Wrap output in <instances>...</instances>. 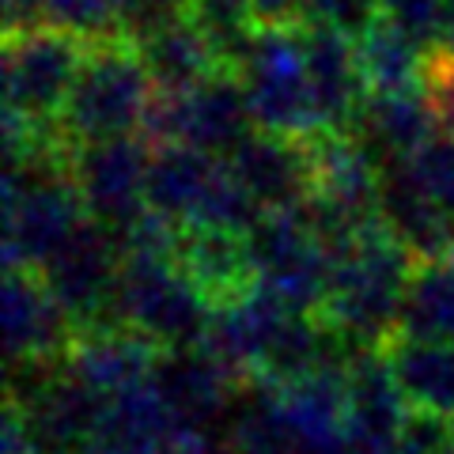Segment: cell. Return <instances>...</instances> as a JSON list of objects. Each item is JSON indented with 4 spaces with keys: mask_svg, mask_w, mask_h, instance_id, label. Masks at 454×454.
Listing matches in <instances>:
<instances>
[{
    "mask_svg": "<svg viewBox=\"0 0 454 454\" xmlns=\"http://www.w3.org/2000/svg\"><path fill=\"white\" fill-rule=\"evenodd\" d=\"M420 258L387 220H372L330 250V284L318 315L352 345H387L402 325Z\"/></svg>",
    "mask_w": 454,
    "mask_h": 454,
    "instance_id": "obj_1",
    "label": "cell"
},
{
    "mask_svg": "<svg viewBox=\"0 0 454 454\" xmlns=\"http://www.w3.org/2000/svg\"><path fill=\"white\" fill-rule=\"evenodd\" d=\"M155 95L160 88L133 38H91L61 110V133L73 140V148L110 137H137L148 129Z\"/></svg>",
    "mask_w": 454,
    "mask_h": 454,
    "instance_id": "obj_2",
    "label": "cell"
},
{
    "mask_svg": "<svg viewBox=\"0 0 454 454\" xmlns=\"http://www.w3.org/2000/svg\"><path fill=\"white\" fill-rule=\"evenodd\" d=\"M88 220L73 152L4 163V265H42Z\"/></svg>",
    "mask_w": 454,
    "mask_h": 454,
    "instance_id": "obj_3",
    "label": "cell"
},
{
    "mask_svg": "<svg viewBox=\"0 0 454 454\" xmlns=\"http://www.w3.org/2000/svg\"><path fill=\"white\" fill-rule=\"evenodd\" d=\"M114 315L160 348L201 345L212 303L175 254H125Z\"/></svg>",
    "mask_w": 454,
    "mask_h": 454,
    "instance_id": "obj_4",
    "label": "cell"
},
{
    "mask_svg": "<svg viewBox=\"0 0 454 454\" xmlns=\"http://www.w3.org/2000/svg\"><path fill=\"white\" fill-rule=\"evenodd\" d=\"M307 148L310 167H315V186H310L303 208L325 239V247L333 250L340 239H348L352 231L382 216V163L352 129L310 133Z\"/></svg>",
    "mask_w": 454,
    "mask_h": 454,
    "instance_id": "obj_5",
    "label": "cell"
},
{
    "mask_svg": "<svg viewBox=\"0 0 454 454\" xmlns=\"http://www.w3.org/2000/svg\"><path fill=\"white\" fill-rule=\"evenodd\" d=\"M239 80L258 129L288 137L318 133V106L300 23L258 27L247 57L239 61Z\"/></svg>",
    "mask_w": 454,
    "mask_h": 454,
    "instance_id": "obj_6",
    "label": "cell"
},
{
    "mask_svg": "<svg viewBox=\"0 0 454 454\" xmlns=\"http://www.w3.org/2000/svg\"><path fill=\"white\" fill-rule=\"evenodd\" d=\"M254 280L292 310L318 315L330 284V247L310 223L307 208H265L247 231Z\"/></svg>",
    "mask_w": 454,
    "mask_h": 454,
    "instance_id": "obj_7",
    "label": "cell"
},
{
    "mask_svg": "<svg viewBox=\"0 0 454 454\" xmlns=\"http://www.w3.org/2000/svg\"><path fill=\"white\" fill-rule=\"evenodd\" d=\"M88 46L91 38L57 23L4 35V110L57 125Z\"/></svg>",
    "mask_w": 454,
    "mask_h": 454,
    "instance_id": "obj_8",
    "label": "cell"
},
{
    "mask_svg": "<svg viewBox=\"0 0 454 454\" xmlns=\"http://www.w3.org/2000/svg\"><path fill=\"white\" fill-rule=\"evenodd\" d=\"M121 262H125L121 239L114 235L110 227H103L98 220L88 216L46 262L38 265L42 280L50 284V292L68 310L76 333L118 322L114 303H118Z\"/></svg>",
    "mask_w": 454,
    "mask_h": 454,
    "instance_id": "obj_9",
    "label": "cell"
},
{
    "mask_svg": "<svg viewBox=\"0 0 454 454\" xmlns=\"http://www.w3.org/2000/svg\"><path fill=\"white\" fill-rule=\"evenodd\" d=\"M254 129V114L247 103L239 73H212L186 91H160L148 114L145 137L152 140H182V145L227 155Z\"/></svg>",
    "mask_w": 454,
    "mask_h": 454,
    "instance_id": "obj_10",
    "label": "cell"
},
{
    "mask_svg": "<svg viewBox=\"0 0 454 454\" xmlns=\"http://www.w3.org/2000/svg\"><path fill=\"white\" fill-rule=\"evenodd\" d=\"M148 167H152V140L137 137H110L73 148V178L88 205V216L125 235L129 227L152 208L148 205Z\"/></svg>",
    "mask_w": 454,
    "mask_h": 454,
    "instance_id": "obj_11",
    "label": "cell"
},
{
    "mask_svg": "<svg viewBox=\"0 0 454 454\" xmlns=\"http://www.w3.org/2000/svg\"><path fill=\"white\" fill-rule=\"evenodd\" d=\"M4 340L8 364H61L76 325L35 265H4Z\"/></svg>",
    "mask_w": 454,
    "mask_h": 454,
    "instance_id": "obj_12",
    "label": "cell"
},
{
    "mask_svg": "<svg viewBox=\"0 0 454 454\" xmlns=\"http://www.w3.org/2000/svg\"><path fill=\"white\" fill-rule=\"evenodd\" d=\"M409 402L382 345H360L348 360L345 443L348 454H390L409 424Z\"/></svg>",
    "mask_w": 454,
    "mask_h": 454,
    "instance_id": "obj_13",
    "label": "cell"
},
{
    "mask_svg": "<svg viewBox=\"0 0 454 454\" xmlns=\"http://www.w3.org/2000/svg\"><path fill=\"white\" fill-rule=\"evenodd\" d=\"M152 387L160 390L163 405L175 413L182 428L216 432V424L231 413L243 382L227 372L205 345H182L160 352Z\"/></svg>",
    "mask_w": 454,
    "mask_h": 454,
    "instance_id": "obj_14",
    "label": "cell"
},
{
    "mask_svg": "<svg viewBox=\"0 0 454 454\" xmlns=\"http://www.w3.org/2000/svg\"><path fill=\"white\" fill-rule=\"evenodd\" d=\"M235 178L247 186V193L265 208H295L310 197L315 186V167H310L307 137L269 133L254 129L227 152Z\"/></svg>",
    "mask_w": 454,
    "mask_h": 454,
    "instance_id": "obj_15",
    "label": "cell"
},
{
    "mask_svg": "<svg viewBox=\"0 0 454 454\" xmlns=\"http://www.w3.org/2000/svg\"><path fill=\"white\" fill-rule=\"evenodd\" d=\"M310 88L318 106V133L322 129H352L364 106L367 83L356 57V35L325 20H300Z\"/></svg>",
    "mask_w": 454,
    "mask_h": 454,
    "instance_id": "obj_16",
    "label": "cell"
},
{
    "mask_svg": "<svg viewBox=\"0 0 454 454\" xmlns=\"http://www.w3.org/2000/svg\"><path fill=\"white\" fill-rule=\"evenodd\" d=\"M160 352L163 348L145 333H137L133 325L110 322V325H95V330H80L61 364L106 402V397L121 390L152 382Z\"/></svg>",
    "mask_w": 454,
    "mask_h": 454,
    "instance_id": "obj_17",
    "label": "cell"
},
{
    "mask_svg": "<svg viewBox=\"0 0 454 454\" xmlns=\"http://www.w3.org/2000/svg\"><path fill=\"white\" fill-rule=\"evenodd\" d=\"M178 435L182 424L163 405L160 390L145 382L106 397L83 454H175Z\"/></svg>",
    "mask_w": 454,
    "mask_h": 454,
    "instance_id": "obj_18",
    "label": "cell"
},
{
    "mask_svg": "<svg viewBox=\"0 0 454 454\" xmlns=\"http://www.w3.org/2000/svg\"><path fill=\"white\" fill-rule=\"evenodd\" d=\"M352 133L372 148L382 167H390L409 160L424 140H432L439 133V118L424 88L367 91L356 121H352Z\"/></svg>",
    "mask_w": 454,
    "mask_h": 454,
    "instance_id": "obj_19",
    "label": "cell"
},
{
    "mask_svg": "<svg viewBox=\"0 0 454 454\" xmlns=\"http://www.w3.org/2000/svg\"><path fill=\"white\" fill-rule=\"evenodd\" d=\"M175 258L193 277L197 288L205 292V300L212 307L227 303V300H239V295H247L250 288H258V280H254L250 243H247L243 231L190 223V227L178 231Z\"/></svg>",
    "mask_w": 454,
    "mask_h": 454,
    "instance_id": "obj_20",
    "label": "cell"
},
{
    "mask_svg": "<svg viewBox=\"0 0 454 454\" xmlns=\"http://www.w3.org/2000/svg\"><path fill=\"white\" fill-rule=\"evenodd\" d=\"M382 352L409 409L454 420V337H417L397 330Z\"/></svg>",
    "mask_w": 454,
    "mask_h": 454,
    "instance_id": "obj_21",
    "label": "cell"
},
{
    "mask_svg": "<svg viewBox=\"0 0 454 454\" xmlns=\"http://www.w3.org/2000/svg\"><path fill=\"white\" fill-rule=\"evenodd\" d=\"M435 50H424L413 35H405L387 12L367 20L356 31V57L367 91H405L424 88L428 61Z\"/></svg>",
    "mask_w": 454,
    "mask_h": 454,
    "instance_id": "obj_22",
    "label": "cell"
},
{
    "mask_svg": "<svg viewBox=\"0 0 454 454\" xmlns=\"http://www.w3.org/2000/svg\"><path fill=\"white\" fill-rule=\"evenodd\" d=\"M145 53V65L160 91H186L193 83L208 80L212 73H220V57L212 53L205 35L193 27L190 16L170 20L160 31H152L148 38L137 42Z\"/></svg>",
    "mask_w": 454,
    "mask_h": 454,
    "instance_id": "obj_23",
    "label": "cell"
},
{
    "mask_svg": "<svg viewBox=\"0 0 454 454\" xmlns=\"http://www.w3.org/2000/svg\"><path fill=\"white\" fill-rule=\"evenodd\" d=\"M397 330L417 337H454V250L417 265Z\"/></svg>",
    "mask_w": 454,
    "mask_h": 454,
    "instance_id": "obj_24",
    "label": "cell"
},
{
    "mask_svg": "<svg viewBox=\"0 0 454 454\" xmlns=\"http://www.w3.org/2000/svg\"><path fill=\"white\" fill-rule=\"evenodd\" d=\"M186 16L205 35V42L227 73H239V61L247 57L250 42L262 27L250 0H186Z\"/></svg>",
    "mask_w": 454,
    "mask_h": 454,
    "instance_id": "obj_25",
    "label": "cell"
},
{
    "mask_svg": "<svg viewBox=\"0 0 454 454\" xmlns=\"http://www.w3.org/2000/svg\"><path fill=\"white\" fill-rule=\"evenodd\" d=\"M402 167L417 182V190L439 208V216L454 227V133L439 129L409 160H402Z\"/></svg>",
    "mask_w": 454,
    "mask_h": 454,
    "instance_id": "obj_26",
    "label": "cell"
},
{
    "mask_svg": "<svg viewBox=\"0 0 454 454\" xmlns=\"http://www.w3.org/2000/svg\"><path fill=\"white\" fill-rule=\"evenodd\" d=\"M42 4H46V23H57L83 38H106L121 35L133 0H42Z\"/></svg>",
    "mask_w": 454,
    "mask_h": 454,
    "instance_id": "obj_27",
    "label": "cell"
},
{
    "mask_svg": "<svg viewBox=\"0 0 454 454\" xmlns=\"http://www.w3.org/2000/svg\"><path fill=\"white\" fill-rule=\"evenodd\" d=\"M443 4L447 0H382V12L424 50H439L443 46Z\"/></svg>",
    "mask_w": 454,
    "mask_h": 454,
    "instance_id": "obj_28",
    "label": "cell"
},
{
    "mask_svg": "<svg viewBox=\"0 0 454 454\" xmlns=\"http://www.w3.org/2000/svg\"><path fill=\"white\" fill-rule=\"evenodd\" d=\"M424 91L432 98V110L439 118V129L454 133V53L435 50L428 61V80H424Z\"/></svg>",
    "mask_w": 454,
    "mask_h": 454,
    "instance_id": "obj_29",
    "label": "cell"
},
{
    "mask_svg": "<svg viewBox=\"0 0 454 454\" xmlns=\"http://www.w3.org/2000/svg\"><path fill=\"white\" fill-rule=\"evenodd\" d=\"M382 12V0H307V16L303 20H325L337 23L345 31L356 35L367 20H375Z\"/></svg>",
    "mask_w": 454,
    "mask_h": 454,
    "instance_id": "obj_30",
    "label": "cell"
},
{
    "mask_svg": "<svg viewBox=\"0 0 454 454\" xmlns=\"http://www.w3.org/2000/svg\"><path fill=\"white\" fill-rule=\"evenodd\" d=\"M0 454H46L31 435H27L20 413L4 405V424H0Z\"/></svg>",
    "mask_w": 454,
    "mask_h": 454,
    "instance_id": "obj_31",
    "label": "cell"
},
{
    "mask_svg": "<svg viewBox=\"0 0 454 454\" xmlns=\"http://www.w3.org/2000/svg\"><path fill=\"white\" fill-rule=\"evenodd\" d=\"M254 16L262 27L273 23H300L307 16V0H250Z\"/></svg>",
    "mask_w": 454,
    "mask_h": 454,
    "instance_id": "obj_32",
    "label": "cell"
},
{
    "mask_svg": "<svg viewBox=\"0 0 454 454\" xmlns=\"http://www.w3.org/2000/svg\"><path fill=\"white\" fill-rule=\"evenodd\" d=\"M38 23H46V4L42 0H4V35L31 31Z\"/></svg>",
    "mask_w": 454,
    "mask_h": 454,
    "instance_id": "obj_33",
    "label": "cell"
},
{
    "mask_svg": "<svg viewBox=\"0 0 454 454\" xmlns=\"http://www.w3.org/2000/svg\"><path fill=\"white\" fill-rule=\"evenodd\" d=\"M439 50L454 53V0H447V4H443V46H439Z\"/></svg>",
    "mask_w": 454,
    "mask_h": 454,
    "instance_id": "obj_34",
    "label": "cell"
}]
</instances>
